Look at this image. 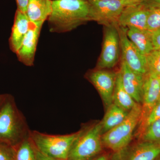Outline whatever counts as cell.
Instances as JSON below:
<instances>
[{
  "instance_id": "obj_3",
  "label": "cell",
  "mask_w": 160,
  "mask_h": 160,
  "mask_svg": "<svg viewBox=\"0 0 160 160\" xmlns=\"http://www.w3.org/2000/svg\"><path fill=\"white\" fill-rule=\"evenodd\" d=\"M102 122L85 126L79 130L69 151L67 160H91L102 149Z\"/></svg>"
},
{
  "instance_id": "obj_20",
  "label": "cell",
  "mask_w": 160,
  "mask_h": 160,
  "mask_svg": "<svg viewBox=\"0 0 160 160\" xmlns=\"http://www.w3.org/2000/svg\"><path fill=\"white\" fill-rule=\"evenodd\" d=\"M15 160H37L34 146L29 137L14 147Z\"/></svg>"
},
{
  "instance_id": "obj_27",
  "label": "cell",
  "mask_w": 160,
  "mask_h": 160,
  "mask_svg": "<svg viewBox=\"0 0 160 160\" xmlns=\"http://www.w3.org/2000/svg\"><path fill=\"white\" fill-rule=\"evenodd\" d=\"M152 38L154 50H160V29L152 32Z\"/></svg>"
},
{
  "instance_id": "obj_21",
  "label": "cell",
  "mask_w": 160,
  "mask_h": 160,
  "mask_svg": "<svg viewBox=\"0 0 160 160\" xmlns=\"http://www.w3.org/2000/svg\"><path fill=\"white\" fill-rule=\"evenodd\" d=\"M140 138L142 141L160 145V118L147 126Z\"/></svg>"
},
{
  "instance_id": "obj_17",
  "label": "cell",
  "mask_w": 160,
  "mask_h": 160,
  "mask_svg": "<svg viewBox=\"0 0 160 160\" xmlns=\"http://www.w3.org/2000/svg\"><path fill=\"white\" fill-rule=\"evenodd\" d=\"M160 155V145L142 141L129 149L126 160H156Z\"/></svg>"
},
{
  "instance_id": "obj_6",
  "label": "cell",
  "mask_w": 160,
  "mask_h": 160,
  "mask_svg": "<svg viewBox=\"0 0 160 160\" xmlns=\"http://www.w3.org/2000/svg\"><path fill=\"white\" fill-rule=\"evenodd\" d=\"M103 26L102 46L96 69H110L116 66L121 59L118 26L112 24Z\"/></svg>"
},
{
  "instance_id": "obj_15",
  "label": "cell",
  "mask_w": 160,
  "mask_h": 160,
  "mask_svg": "<svg viewBox=\"0 0 160 160\" xmlns=\"http://www.w3.org/2000/svg\"><path fill=\"white\" fill-rule=\"evenodd\" d=\"M52 0H29L26 14L30 22L44 24L52 11Z\"/></svg>"
},
{
  "instance_id": "obj_28",
  "label": "cell",
  "mask_w": 160,
  "mask_h": 160,
  "mask_svg": "<svg viewBox=\"0 0 160 160\" xmlns=\"http://www.w3.org/2000/svg\"><path fill=\"white\" fill-rule=\"evenodd\" d=\"M35 152L36 157L37 160H64L59 159L55 158L50 157L46 155L43 154L42 152H40L39 150L36 148L34 145Z\"/></svg>"
},
{
  "instance_id": "obj_22",
  "label": "cell",
  "mask_w": 160,
  "mask_h": 160,
  "mask_svg": "<svg viewBox=\"0 0 160 160\" xmlns=\"http://www.w3.org/2000/svg\"><path fill=\"white\" fill-rule=\"evenodd\" d=\"M147 74L160 78V50H153L146 56Z\"/></svg>"
},
{
  "instance_id": "obj_11",
  "label": "cell",
  "mask_w": 160,
  "mask_h": 160,
  "mask_svg": "<svg viewBox=\"0 0 160 160\" xmlns=\"http://www.w3.org/2000/svg\"><path fill=\"white\" fill-rule=\"evenodd\" d=\"M43 25L30 23L29 31L16 53L18 60L25 66H32L34 64L38 42Z\"/></svg>"
},
{
  "instance_id": "obj_5",
  "label": "cell",
  "mask_w": 160,
  "mask_h": 160,
  "mask_svg": "<svg viewBox=\"0 0 160 160\" xmlns=\"http://www.w3.org/2000/svg\"><path fill=\"white\" fill-rule=\"evenodd\" d=\"M79 133V131L69 134L50 135L30 130L29 138L36 148L43 154L67 160L72 146Z\"/></svg>"
},
{
  "instance_id": "obj_1",
  "label": "cell",
  "mask_w": 160,
  "mask_h": 160,
  "mask_svg": "<svg viewBox=\"0 0 160 160\" xmlns=\"http://www.w3.org/2000/svg\"><path fill=\"white\" fill-rule=\"evenodd\" d=\"M48 21L52 32L71 31L91 21L89 3L85 0H53Z\"/></svg>"
},
{
  "instance_id": "obj_19",
  "label": "cell",
  "mask_w": 160,
  "mask_h": 160,
  "mask_svg": "<svg viewBox=\"0 0 160 160\" xmlns=\"http://www.w3.org/2000/svg\"><path fill=\"white\" fill-rule=\"evenodd\" d=\"M113 103L128 111L131 110L137 104L124 88L119 71L117 73L113 94Z\"/></svg>"
},
{
  "instance_id": "obj_26",
  "label": "cell",
  "mask_w": 160,
  "mask_h": 160,
  "mask_svg": "<svg viewBox=\"0 0 160 160\" xmlns=\"http://www.w3.org/2000/svg\"><path fill=\"white\" fill-rule=\"evenodd\" d=\"M129 150V148L127 147L120 151L115 152L109 160H126Z\"/></svg>"
},
{
  "instance_id": "obj_7",
  "label": "cell",
  "mask_w": 160,
  "mask_h": 160,
  "mask_svg": "<svg viewBox=\"0 0 160 160\" xmlns=\"http://www.w3.org/2000/svg\"><path fill=\"white\" fill-rule=\"evenodd\" d=\"M91 21L103 26L118 24L124 6L120 0L89 1Z\"/></svg>"
},
{
  "instance_id": "obj_24",
  "label": "cell",
  "mask_w": 160,
  "mask_h": 160,
  "mask_svg": "<svg viewBox=\"0 0 160 160\" xmlns=\"http://www.w3.org/2000/svg\"><path fill=\"white\" fill-rule=\"evenodd\" d=\"M14 147L0 143V160H15Z\"/></svg>"
},
{
  "instance_id": "obj_16",
  "label": "cell",
  "mask_w": 160,
  "mask_h": 160,
  "mask_svg": "<svg viewBox=\"0 0 160 160\" xmlns=\"http://www.w3.org/2000/svg\"><path fill=\"white\" fill-rule=\"evenodd\" d=\"M126 33L130 41L145 56L154 50L151 32L147 29L129 27L127 28Z\"/></svg>"
},
{
  "instance_id": "obj_30",
  "label": "cell",
  "mask_w": 160,
  "mask_h": 160,
  "mask_svg": "<svg viewBox=\"0 0 160 160\" xmlns=\"http://www.w3.org/2000/svg\"><path fill=\"white\" fill-rule=\"evenodd\" d=\"M124 7L142 4L145 0H120Z\"/></svg>"
},
{
  "instance_id": "obj_8",
  "label": "cell",
  "mask_w": 160,
  "mask_h": 160,
  "mask_svg": "<svg viewBox=\"0 0 160 160\" xmlns=\"http://www.w3.org/2000/svg\"><path fill=\"white\" fill-rule=\"evenodd\" d=\"M117 72L106 69L89 71L86 77L94 86L102 98L106 109L113 103V94Z\"/></svg>"
},
{
  "instance_id": "obj_2",
  "label": "cell",
  "mask_w": 160,
  "mask_h": 160,
  "mask_svg": "<svg viewBox=\"0 0 160 160\" xmlns=\"http://www.w3.org/2000/svg\"><path fill=\"white\" fill-rule=\"evenodd\" d=\"M30 132L25 117L9 95L0 108V143L15 147L29 137Z\"/></svg>"
},
{
  "instance_id": "obj_23",
  "label": "cell",
  "mask_w": 160,
  "mask_h": 160,
  "mask_svg": "<svg viewBox=\"0 0 160 160\" xmlns=\"http://www.w3.org/2000/svg\"><path fill=\"white\" fill-rule=\"evenodd\" d=\"M148 7L149 13L146 23V29L152 32L160 29V6Z\"/></svg>"
},
{
  "instance_id": "obj_12",
  "label": "cell",
  "mask_w": 160,
  "mask_h": 160,
  "mask_svg": "<svg viewBox=\"0 0 160 160\" xmlns=\"http://www.w3.org/2000/svg\"><path fill=\"white\" fill-rule=\"evenodd\" d=\"M119 71L124 88L136 102L141 104L145 76L133 71L122 60H121Z\"/></svg>"
},
{
  "instance_id": "obj_18",
  "label": "cell",
  "mask_w": 160,
  "mask_h": 160,
  "mask_svg": "<svg viewBox=\"0 0 160 160\" xmlns=\"http://www.w3.org/2000/svg\"><path fill=\"white\" fill-rule=\"evenodd\" d=\"M106 110V114L101 121L102 135L122 123L127 117L129 112L120 108L114 103Z\"/></svg>"
},
{
  "instance_id": "obj_4",
  "label": "cell",
  "mask_w": 160,
  "mask_h": 160,
  "mask_svg": "<svg viewBox=\"0 0 160 160\" xmlns=\"http://www.w3.org/2000/svg\"><path fill=\"white\" fill-rule=\"evenodd\" d=\"M142 111V105L137 103L122 123L102 135L103 146L114 152L128 147L139 124Z\"/></svg>"
},
{
  "instance_id": "obj_13",
  "label": "cell",
  "mask_w": 160,
  "mask_h": 160,
  "mask_svg": "<svg viewBox=\"0 0 160 160\" xmlns=\"http://www.w3.org/2000/svg\"><path fill=\"white\" fill-rule=\"evenodd\" d=\"M149 8L143 4L124 7L118 25L124 28L146 29Z\"/></svg>"
},
{
  "instance_id": "obj_14",
  "label": "cell",
  "mask_w": 160,
  "mask_h": 160,
  "mask_svg": "<svg viewBox=\"0 0 160 160\" xmlns=\"http://www.w3.org/2000/svg\"><path fill=\"white\" fill-rule=\"evenodd\" d=\"M30 23L26 13L17 9L9 39L10 49L14 53H16L19 49L23 39L29 31Z\"/></svg>"
},
{
  "instance_id": "obj_10",
  "label": "cell",
  "mask_w": 160,
  "mask_h": 160,
  "mask_svg": "<svg viewBox=\"0 0 160 160\" xmlns=\"http://www.w3.org/2000/svg\"><path fill=\"white\" fill-rule=\"evenodd\" d=\"M160 97V78L145 75L143 88L142 111L139 124V133L142 131L150 112Z\"/></svg>"
},
{
  "instance_id": "obj_34",
  "label": "cell",
  "mask_w": 160,
  "mask_h": 160,
  "mask_svg": "<svg viewBox=\"0 0 160 160\" xmlns=\"http://www.w3.org/2000/svg\"><path fill=\"white\" fill-rule=\"evenodd\" d=\"M156 160H160V155L156 159Z\"/></svg>"
},
{
  "instance_id": "obj_29",
  "label": "cell",
  "mask_w": 160,
  "mask_h": 160,
  "mask_svg": "<svg viewBox=\"0 0 160 160\" xmlns=\"http://www.w3.org/2000/svg\"><path fill=\"white\" fill-rule=\"evenodd\" d=\"M17 5V9L23 13H26L29 0H16Z\"/></svg>"
},
{
  "instance_id": "obj_9",
  "label": "cell",
  "mask_w": 160,
  "mask_h": 160,
  "mask_svg": "<svg viewBox=\"0 0 160 160\" xmlns=\"http://www.w3.org/2000/svg\"><path fill=\"white\" fill-rule=\"evenodd\" d=\"M118 29L121 60H123L133 71L143 75H146L147 72L146 56L142 54L129 39L126 33L127 28L118 26Z\"/></svg>"
},
{
  "instance_id": "obj_35",
  "label": "cell",
  "mask_w": 160,
  "mask_h": 160,
  "mask_svg": "<svg viewBox=\"0 0 160 160\" xmlns=\"http://www.w3.org/2000/svg\"><path fill=\"white\" fill-rule=\"evenodd\" d=\"M85 1H87V2H89V1H97V0H85Z\"/></svg>"
},
{
  "instance_id": "obj_32",
  "label": "cell",
  "mask_w": 160,
  "mask_h": 160,
  "mask_svg": "<svg viewBox=\"0 0 160 160\" xmlns=\"http://www.w3.org/2000/svg\"><path fill=\"white\" fill-rule=\"evenodd\" d=\"M8 96V94H0V108L5 102Z\"/></svg>"
},
{
  "instance_id": "obj_31",
  "label": "cell",
  "mask_w": 160,
  "mask_h": 160,
  "mask_svg": "<svg viewBox=\"0 0 160 160\" xmlns=\"http://www.w3.org/2000/svg\"><path fill=\"white\" fill-rule=\"evenodd\" d=\"M142 4L147 7L152 6H160V0H145Z\"/></svg>"
},
{
  "instance_id": "obj_25",
  "label": "cell",
  "mask_w": 160,
  "mask_h": 160,
  "mask_svg": "<svg viewBox=\"0 0 160 160\" xmlns=\"http://www.w3.org/2000/svg\"><path fill=\"white\" fill-rule=\"evenodd\" d=\"M160 118V97L158 99L157 102L156 103L153 109L150 112L149 116L148 117V118L146 120V123H145V126L143 128L142 131L141 133L140 137L142 135V133H143L145 129H146V127L149 126L150 124H151L152 122H154L155 120L158 119Z\"/></svg>"
},
{
  "instance_id": "obj_33",
  "label": "cell",
  "mask_w": 160,
  "mask_h": 160,
  "mask_svg": "<svg viewBox=\"0 0 160 160\" xmlns=\"http://www.w3.org/2000/svg\"><path fill=\"white\" fill-rule=\"evenodd\" d=\"M109 158L107 155H102L101 156H98V157L92 159L91 160H109Z\"/></svg>"
}]
</instances>
